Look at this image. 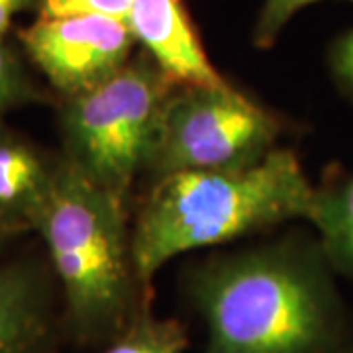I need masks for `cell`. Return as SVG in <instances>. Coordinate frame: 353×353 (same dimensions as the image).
Wrapping results in <instances>:
<instances>
[{"label":"cell","mask_w":353,"mask_h":353,"mask_svg":"<svg viewBox=\"0 0 353 353\" xmlns=\"http://www.w3.org/2000/svg\"><path fill=\"white\" fill-rule=\"evenodd\" d=\"M320 245L285 241L218 257L190 281L206 324L204 353H322L336 303Z\"/></svg>","instance_id":"6da1fadb"},{"label":"cell","mask_w":353,"mask_h":353,"mask_svg":"<svg viewBox=\"0 0 353 353\" xmlns=\"http://www.w3.org/2000/svg\"><path fill=\"white\" fill-rule=\"evenodd\" d=\"M314 196L299 157L281 148L250 167L153 179L132 228V259L141 289L152 296L155 273L181 253L289 220H310Z\"/></svg>","instance_id":"7a4b0ae2"},{"label":"cell","mask_w":353,"mask_h":353,"mask_svg":"<svg viewBox=\"0 0 353 353\" xmlns=\"http://www.w3.org/2000/svg\"><path fill=\"white\" fill-rule=\"evenodd\" d=\"M128 204L90 183L61 157L36 234L46 243L65 320L81 341H112L152 296L139 285Z\"/></svg>","instance_id":"3957f363"},{"label":"cell","mask_w":353,"mask_h":353,"mask_svg":"<svg viewBox=\"0 0 353 353\" xmlns=\"http://www.w3.org/2000/svg\"><path fill=\"white\" fill-rule=\"evenodd\" d=\"M173 85L141 51L99 87L59 99V132L67 163L126 202L148 169L165 102Z\"/></svg>","instance_id":"277c9868"},{"label":"cell","mask_w":353,"mask_h":353,"mask_svg":"<svg viewBox=\"0 0 353 353\" xmlns=\"http://www.w3.org/2000/svg\"><path fill=\"white\" fill-rule=\"evenodd\" d=\"M281 132L279 116L232 85L176 87L165 102L145 171L157 179L250 167L277 150Z\"/></svg>","instance_id":"5b68a950"},{"label":"cell","mask_w":353,"mask_h":353,"mask_svg":"<svg viewBox=\"0 0 353 353\" xmlns=\"http://www.w3.org/2000/svg\"><path fill=\"white\" fill-rule=\"evenodd\" d=\"M28 61L59 99L99 87L132 59L134 34L106 16L38 18L18 32Z\"/></svg>","instance_id":"8992f818"},{"label":"cell","mask_w":353,"mask_h":353,"mask_svg":"<svg viewBox=\"0 0 353 353\" xmlns=\"http://www.w3.org/2000/svg\"><path fill=\"white\" fill-rule=\"evenodd\" d=\"M126 24L176 87L230 85L210 63L183 0H132Z\"/></svg>","instance_id":"52a82bcc"},{"label":"cell","mask_w":353,"mask_h":353,"mask_svg":"<svg viewBox=\"0 0 353 353\" xmlns=\"http://www.w3.org/2000/svg\"><path fill=\"white\" fill-rule=\"evenodd\" d=\"M61 167L34 141L0 120V224L10 232H34L51 199Z\"/></svg>","instance_id":"ba28073f"},{"label":"cell","mask_w":353,"mask_h":353,"mask_svg":"<svg viewBox=\"0 0 353 353\" xmlns=\"http://www.w3.org/2000/svg\"><path fill=\"white\" fill-rule=\"evenodd\" d=\"M51 340L48 269L32 259L0 263V353H50Z\"/></svg>","instance_id":"9c48e42d"},{"label":"cell","mask_w":353,"mask_h":353,"mask_svg":"<svg viewBox=\"0 0 353 353\" xmlns=\"http://www.w3.org/2000/svg\"><path fill=\"white\" fill-rule=\"evenodd\" d=\"M320 250L334 269L353 277V173L316 187L310 220Z\"/></svg>","instance_id":"30bf717a"},{"label":"cell","mask_w":353,"mask_h":353,"mask_svg":"<svg viewBox=\"0 0 353 353\" xmlns=\"http://www.w3.org/2000/svg\"><path fill=\"white\" fill-rule=\"evenodd\" d=\"M187 345L185 328L173 318L155 316L145 304L102 353H185Z\"/></svg>","instance_id":"8fae6325"},{"label":"cell","mask_w":353,"mask_h":353,"mask_svg":"<svg viewBox=\"0 0 353 353\" xmlns=\"http://www.w3.org/2000/svg\"><path fill=\"white\" fill-rule=\"evenodd\" d=\"M28 63L22 46L0 36V120L18 106L43 99Z\"/></svg>","instance_id":"7c38bea8"},{"label":"cell","mask_w":353,"mask_h":353,"mask_svg":"<svg viewBox=\"0 0 353 353\" xmlns=\"http://www.w3.org/2000/svg\"><path fill=\"white\" fill-rule=\"evenodd\" d=\"M132 0H41L38 18L61 16H106L128 22Z\"/></svg>","instance_id":"4fadbf2b"},{"label":"cell","mask_w":353,"mask_h":353,"mask_svg":"<svg viewBox=\"0 0 353 353\" xmlns=\"http://www.w3.org/2000/svg\"><path fill=\"white\" fill-rule=\"evenodd\" d=\"M314 2H320V0H265L255 30H253V43L261 50L271 48L277 41L279 34L285 30V26L290 22V18ZM347 2H353V0H347Z\"/></svg>","instance_id":"5bb4252c"},{"label":"cell","mask_w":353,"mask_h":353,"mask_svg":"<svg viewBox=\"0 0 353 353\" xmlns=\"http://www.w3.org/2000/svg\"><path fill=\"white\" fill-rule=\"evenodd\" d=\"M328 69L338 88L353 101V28L330 43Z\"/></svg>","instance_id":"9a60e30c"},{"label":"cell","mask_w":353,"mask_h":353,"mask_svg":"<svg viewBox=\"0 0 353 353\" xmlns=\"http://www.w3.org/2000/svg\"><path fill=\"white\" fill-rule=\"evenodd\" d=\"M41 0H0V36H6L14 18L20 14L36 10L38 12Z\"/></svg>","instance_id":"2e32d148"},{"label":"cell","mask_w":353,"mask_h":353,"mask_svg":"<svg viewBox=\"0 0 353 353\" xmlns=\"http://www.w3.org/2000/svg\"><path fill=\"white\" fill-rule=\"evenodd\" d=\"M12 238H16V234L10 232L8 228L4 226V224H0V252H2V248H4L8 241L12 240Z\"/></svg>","instance_id":"e0dca14e"}]
</instances>
